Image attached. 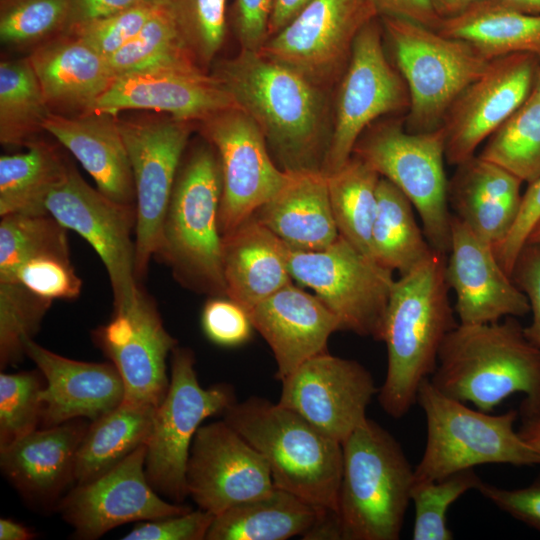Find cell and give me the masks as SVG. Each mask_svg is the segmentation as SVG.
<instances>
[{
	"label": "cell",
	"mask_w": 540,
	"mask_h": 540,
	"mask_svg": "<svg viewBox=\"0 0 540 540\" xmlns=\"http://www.w3.org/2000/svg\"><path fill=\"white\" fill-rule=\"evenodd\" d=\"M212 74L256 122L282 170L322 171L331 136L322 87L249 50L218 62Z\"/></svg>",
	"instance_id": "1"
},
{
	"label": "cell",
	"mask_w": 540,
	"mask_h": 540,
	"mask_svg": "<svg viewBox=\"0 0 540 540\" xmlns=\"http://www.w3.org/2000/svg\"><path fill=\"white\" fill-rule=\"evenodd\" d=\"M447 255L434 251L391 289L381 341L387 348V371L378 390L381 408L403 417L417 402L420 385L437 366L440 347L459 324L445 279Z\"/></svg>",
	"instance_id": "2"
},
{
	"label": "cell",
	"mask_w": 540,
	"mask_h": 540,
	"mask_svg": "<svg viewBox=\"0 0 540 540\" xmlns=\"http://www.w3.org/2000/svg\"><path fill=\"white\" fill-rule=\"evenodd\" d=\"M444 395L491 412L510 395L524 394L522 420L540 416V349L516 317L458 324L443 341L429 378Z\"/></svg>",
	"instance_id": "3"
},
{
	"label": "cell",
	"mask_w": 540,
	"mask_h": 540,
	"mask_svg": "<svg viewBox=\"0 0 540 540\" xmlns=\"http://www.w3.org/2000/svg\"><path fill=\"white\" fill-rule=\"evenodd\" d=\"M223 419L266 460L276 487L322 510L338 511L342 444L296 412L252 396Z\"/></svg>",
	"instance_id": "4"
},
{
	"label": "cell",
	"mask_w": 540,
	"mask_h": 540,
	"mask_svg": "<svg viewBox=\"0 0 540 540\" xmlns=\"http://www.w3.org/2000/svg\"><path fill=\"white\" fill-rule=\"evenodd\" d=\"M218 155L206 141L181 162L162 223L155 259L197 293L226 296L219 207Z\"/></svg>",
	"instance_id": "5"
},
{
	"label": "cell",
	"mask_w": 540,
	"mask_h": 540,
	"mask_svg": "<svg viewBox=\"0 0 540 540\" xmlns=\"http://www.w3.org/2000/svg\"><path fill=\"white\" fill-rule=\"evenodd\" d=\"M338 516L343 540H397L414 469L396 438L367 419L343 442Z\"/></svg>",
	"instance_id": "6"
},
{
	"label": "cell",
	"mask_w": 540,
	"mask_h": 540,
	"mask_svg": "<svg viewBox=\"0 0 540 540\" xmlns=\"http://www.w3.org/2000/svg\"><path fill=\"white\" fill-rule=\"evenodd\" d=\"M417 402L426 417L427 438L413 482L485 464L540 465V453L515 430L517 410L491 415L469 408L438 391L429 378L420 385Z\"/></svg>",
	"instance_id": "7"
},
{
	"label": "cell",
	"mask_w": 540,
	"mask_h": 540,
	"mask_svg": "<svg viewBox=\"0 0 540 540\" xmlns=\"http://www.w3.org/2000/svg\"><path fill=\"white\" fill-rule=\"evenodd\" d=\"M379 18L409 91L405 128L417 133L441 127L451 104L491 60L466 40L407 19Z\"/></svg>",
	"instance_id": "8"
},
{
	"label": "cell",
	"mask_w": 540,
	"mask_h": 540,
	"mask_svg": "<svg viewBox=\"0 0 540 540\" xmlns=\"http://www.w3.org/2000/svg\"><path fill=\"white\" fill-rule=\"evenodd\" d=\"M352 155L407 196L419 214L430 246L448 255L452 213L444 170L443 128L414 133L405 128V119L372 123L359 137Z\"/></svg>",
	"instance_id": "9"
},
{
	"label": "cell",
	"mask_w": 540,
	"mask_h": 540,
	"mask_svg": "<svg viewBox=\"0 0 540 540\" xmlns=\"http://www.w3.org/2000/svg\"><path fill=\"white\" fill-rule=\"evenodd\" d=\"M171 354L169 386L155 409L146 444L145 473L159 495L182 504L188 496L186 468L198 428L206 418L222 415L236 398L229 384L200 385L192 350L177 346Z\"/></svg>",
	"instance_id": "10"
},
{
	"label": "cell",
	"mask_w": 540,
	"mask_h": 540,
	"mask_svg": "<svg viewBox=\"0 0 540 540\" xmlns=\"http://www.w3.org/2000/svg\"><path fill=\"white\" fill-rule=\"evenodd\" d=\"M286 259L292 279L315 292L338 318L341 330L381 341L395 281L392 271L362 254L341 235L321 250L286 245Z\"/></svg>",
	"instance_id": "11"
},
{
	"label": "cell",
	"mask_w": 540,
	"mask_h": 540,
	"mask_svg": "<svg viewBox=\"0 0 540 540\" xmlns=\"http://www.w3.org/2000/svg\"><path fill=\"white\" fill-rule=\"evenodd\" d=\"M379 17L357 35L340 78L329 147L323 162L326 175L339 170L352 156L362 133L385 115L407 112L410 105L405 80L386 56Z\"/></svg>",
	"instance_id": "12"
},
{
	"label": "cell",
	"mask_w": 540,
	"mask_h": 540,
	"mask_svg": "<svg viewBox=\"0 0 540 540\" xmlns=\"http://www.w3.org/2000/svg\"><path fill=\"white\" fill-rule=\"evenodd\" d=\"M45 211L77 232L101 258L111 283L114 310L131 306L140 287L135 272L136 206L117 202L92 188L69 167L47 194Z\"/></svg>",
	"instance_id": "13"
},
{
	"label": "cell",
	"mask_w": 540,
	"mask_h": 540,
	"mask_svg": "<svg viewBox=\"0 0 540 540\" xmlns=\"http://www.w3.org/2000/svg\"><path fill=\"white\" fill-rule=\"evenodd\" d=\"M201 124V132L220 163L219 229L223 237L270 201L286 184L290 172L276 164L264 134L241 108L220 111Z\"/></svg>",
	"instance_id": "14"
},
{
	"label": "cell",
	"mask_w": 540,
	"mask_h": 540,
	"mask_svg": "<svg viewBox=\"0 0 540 540\" xmlns=\"http://www.w3.org/2000/svg\"><path fill=\"white\" fill-rule=\"evenodd\" d=\"M191 122L172 117L118 121L136 199V261L139 280L156 251L162 223L191 133Z\"/></svg>",
	"instance_id": "15"
},
{
	"label": "cell",
	"mask_w": 540,
	"mask_h": 540,
	"mask_svg": "<svg viewBox=\"0 0 540 540\" xmlns=\"http://www.w3.org/2000/svg\"><path fill=\"white\" fill-rule=\"evenodd\" d=\"M376 17L372 0H313L259 52L323 87L340 80L357 35Z\"/></svg>",
	"instance_id": "16"
},
{
	"label": "cell",
	"mask_w": 540,
	"mask_h": 540,
	"mask_svg": "<svg viewBox=\"0 0 540 540\" xmlns=\"http://www.w3.org/2000/svg\"><path fill=\"white\" fill-rule=\"evenodd\" d=\"M540 72L539 59L515 53L490 61L486 70L469 84L446 112L445 158L451 165L470 159L529 97Z\"/></svg>",
	"instance_id": "17"
},
{
	"label": "cell",
	"mask_w": 540,
	"mask_h": 540,
	"mask_svg": "<svg viewBox=\"0 0 540 540\" xmlns=\"http://www.w3.org/2000/svg\"><path fill=\"white\" fill-rule=\"evenodd\" d=\"M146 445L96 479L76 484L59 501L62 518L77 539L94 540L130 522L182 514L191 507L169 502L150 485L145 473Z\"/></svg>",
	"instance_id": "18"
},
{
	"label": "cell",
	"mask_w": 540,
	"mask_h": 540,
	"mask_svg": "<svg viewBox=\"0 0 540 540\" xmlns=\"http://www.w3.org/2000/svg\"><path fill=\"white\" fill-rule=\"evenodd\" d=\"M186 487L198 507L215 516L270 493L275 484L264 457L223 419L198 428Z\"/></svg>",
	"instance_id": "19"
},
{
	"label": "cell",
	"mask_w": 540,
	"mask_h": 540,
	"mask_svg": "<svg viewBox=\"0 0 540 540\" xmlns=\"http://www.w3.org/2000/svg\"><path fill=\"white\" fill-rule=\"evenodd\" d=\"M281 382L278 403L341 444L367 419V407L379 390L362 364L328 352L307 360Z\"/></svg>",
	"instance_id": "20"
},
{
	"label": "cell",
	"mask_w": 540,
	"mask_h": 540,
	"mask_svg": "<svg viewBox=\"0 0 540 540\" xmlns=\"http://www.w3.org/2000/svg\"><path fill=\"white\" fill-rule=\"evenodd\" d=\"M92 339L119 372L124 401L157 407L170 381L166 361L178 344L153 298L140 288L135 302L114 310L106 324L92 331Z\"/></svg>",
	"instance_id": "21"
},
{
	"label": "cell",
	"mask_w": 540,
	"mask_h": 540,
	"mask_svg": "<svg viewBox=\"0 0 540 540\" xmlns=\"http://www.w3.org/2000/svg\"><path fill=\"white\" fill-rule=\"evenodd\" d=\"M238 107L213 75L198 65H167L117 76L92 111L115 116L128 109L164 112L187 121H203Z\"/></svg>",
	"instance_id": "22"
},
{
	"label": "cell",
	"mask_w": 540,
	"mask_h": 540,
	"mask_svg": "<svg viewBox=\"0 0 540 540\" xmlns=\"http://www.w3.org/2000/svg\"><path fill=\"white\" fill-rule=\"evenodd\" d=\"M445 279L455 292L460 324H486L530 312L526 295L496 258L493 246L452 214Z\"/></svg>",
	"instance_id": "23"
},
{
	"label": "cell",
	"mask_w": 540,
	"mask_h": 540,
	"mask_svg": "<svg viewBox=\"0 0 540 540\" xmlns=\"http://www.w3.org/2000/svg\"><path fill=\"white\" fill-rule=\"evenodd\" d=\"M25 351L45 379L40 393L44 427L76 418L94 421L124 401V383L111 362L73 360L34 339L26 341Z\"/></svg>",
	"instance_id": "24"
},
{
	"label": "cell",
	"mask_w": 540,
	"mask_h": 540,
	"mask_svg": "<svg viewBox=\"0 0 540 540\" xmlns=\"http://www.w3.org/2000/svg\"><path fill=\"white\" fill-rule=\"evenodd\" d=\"M253 328L265 339L282 381L312 357L327 352L328 339L341 330L334 313L316 296L293 283L248 311Z\"/></svg>",
	"instance_id": "25"
},
{
	"label": "cell",
	"mask_w": 540,
	"mask_h": 540,
	"mask_svg": "<svg viewBox=\"0 0 540 540\" xmlns=\"http://www.w3.org/2000/svg\"><path fill=\"white\" fill-rule=\"evenodd\" d=\"M88 425L85 418L72 419L36 429L0 449L3 475L27 501L58 505L75 483L76 455Z\"/></svg>",
	"instance_id": "26"
},
{
	"label": "cell",
	"mask_w": 540,
	"mask_h": 540,
	"mask_svg": "<svg viewBox=\"0 0 540 540\" xmlns=\"http://www.w3.org/2000/svg\"><path fill=\"white\" fill-rule=\"evenodd\" d=\"M109 198L136 206L133 174L115 116L97 111L76 117L51 113L43 125Z\"/></svg>",
	"instance_id": "27"
},
{
	"label": "cell",
	"mask_w": 540,
	"mask_h": 540,
	"mask_svg": "<svg viewBox=\"0 0 540 540\" xmlns=\"http://www.w3.org/2000/svg\"><path fill=\"white\" fill-rule=\"evenodd\" d=\"M456 167L447 188L453 215L493 247L500 244L517 219L523 182L479 155Z\"/></svg>",
	"instance_id": "28"
},
{
	"label": "cell",
	"mask_w": 540,
	"mask_h": 540,
	"mask_svg": "<svg viewBox=\"0 0 540 540\" xmlns=\"http://www.w3.org/2000/svg\"><path fill=\"white\" fill-rule=\"evenodd\" d=\"M29 60L50 108L90 112L116 78L107 59L73 34L47 40Z\"/></svg>",
	"instance_id": "29"
},
{
	"label": "cell",
	"mask_w": 540,
	"mask_h": 540,
	"mask_svg": "<svg viewBox=\"0 0 540 540\" xmlns=\"http://www.w3.org/2000/svg\"><path fill=\"white\" fill-rule=\"evenodd\" d=\"M226 297L250 311L293 283L286 245L254 216L222 237Z\"/></svg>",
	"instance_id": "30"
},
{
	"label": "cell",
	"mask_w": 540,
	"mask_h": 540,
	"mask_svg": "<svg viewBox=\"0 0 540 540\" xmlns=\"http://www.w3.org/2000/svg\"><path fill=\"white\" fill-rule=\"evenodd\" d=\"M254 217L295 249L321 250L339 236L327 175L321 170L290 172L286 184Z\"/></svg>",
	"instance_id": "31"
},
{
	"label": "cell",
	"mask_w": 540,
	"mask_h": 540,
	"mask_svg": "<svg viewBox=\"0 0 540 540\" xmlns=\"http://www.w3.org/2000/svg\"><path fill=\"white\" fill-rule=\"evenodd\" d=\"M437 31L470 42L489 60L529 53L540 61V15L518 11L499 0H480L443 19Z\"/></svg>",
	"instance_id": "32"
},
{
	"label": "cell",
	"mask_w": 540,
	"mask_h": 540,
	"mask_svg": "<svg viewBox=\"0 0 540 540\" xmlns=\"http://www.w3.org/2000/svg\"><path fill=\"white\" fill-rule=\"evenodd\" d=\"M324 511L275 488L214 516L205 540H286L303 536Z\"/></svg>",
	"instance_id": "33"
},
{
	"label": "cell",
	"mask_w": 540,
	"mask_h": 540,
	"mask_svg": "<svg viewBox=\"0 0 540 540\" xmlns=\"http://www.w3.org/2000/svg\"><path fill=\"white\" fill-rule=\"evenodd\" d=\"M155 409V406L123 401L91 421L77 451L75 484L96 479L146 445Z\"/></svg>",
	"instance_id": "34"
},
{
	"label": "cell",
	"mask_w": 540,
	"mask_h": 540,
	"mask_svg": "<svg viewBox=\"0 0 540 540\" xmlns=\"http://www.w3.org/2000/svg\"><path fill=\"white\" fill-rule=\"evenodd\" d=\"M413 205L391 181L380 177L377 209L371 234L373 260L403 275L426 260L435 250L416 222Z\"/></svg>",
	"instance_id": "35"
},
{
	"label": "cell",
	"mask_w": 540,
	"mask_h": 540,
	"mask_svg": "<svg viewBox=\"0 0 540 540\" xmlns=\"http://www.w3.org/2000/svg\"><path fill=\"white\" fill-rule=\"evenodd\" d=\"M27 146L26 152L0 157V216L47 213L44 199L70 167L45 143Z\"/></svg>",
	"instance_id": "36"
},
{
	"label": "cell",
	"mask_w": 540,
	"mask_h": 540,
	"mask_svg": "<svg viewBox=\"0 0 540 540\" xmlns=\"http://www.w3.org/2000/svg\"><path fill=\"white\" fill-rule=\"evenodd\" d=\"M380 177L354 155L339 170L327 175L331 210L339 235L372 260L371 234Z\"/></svg>",
	"instance_id": "37"
},
{
	"label": "cell",
	"mask_w": 540,
	"mask_h": 540,
	"mask_svg": "<svg viewBox=\"0 0 540 540\" xmlns=\"http://www.w3.org/2000/svg\"><path fill=\"white\" fill-rule=\"evenodd\" d=\"M51 113L29 58L1 61V143L28 145Z\"/></svg>",
	"instance_id": "38"
},
{
	"label": "cell",
	"mask_w": 540,
	"mask_h": 540,
	"mask_svg": "<svg viewBox=\"0 0 540 540\" xmlns=\"http://www.w3.org/2000/svg\"><path fill=\"white\" fill-rule=\"evenodd\" d=\"M40 256L70 259L67 229L48 213L1 216L0 282H11L20 265Z\"/></svg>",
	"instance_id": "39"
},
{
	"label": "cell",
	"mask_w": 540,
	"mask_h": 540,
	"mask_svg": "<svg viewBox=\"0 0 540 540\" xmlns=\"http://www.w3.org/2000/svg\"><path fill=\"white\" fill-rule=\"evenodd\" d=\"M479 156L522 182L540 178V99L533 92L488 138Z\"/></svg>",
	"instance_id": "40"
},
{
	"label": "cell",
	"mask_w": 540,
	"mask_h": 540,
	"mask_svg": "<svg viewBox=\"0 0 540 540\" xmlns=\"http://www.w3.org/2000/svg\"><path fill=\"white\" fill-rule=\"evenodd\" d=\"M107 61L116 77L158 66L198 65L160 5L143 28Z\"/></svg>",
	"instance_id": "41"
},
{
	"label": "cell",
	"mask_w": 540,
	"mask_h": 540,
	"mask_svg": "<svg viewBox=\"0 0 540 540\" xmlns=\"http://www.w3.org/2000/svg\"><path fill=\"white\" fill-rule=\"evenodd\" d=\"M196 63L205 70L221 49L227 0H157ZM206 71V70H205Z\"/></svg>",
	"instance_id": "42"
},
{
	"label": "cell",
	"mask_w": 540,
	"mask_h": 540,
	"mask_svg": "<svg viewBox=\"0 0 540 540\" xmlns=\"http://www.w3.org/2000/svg\"><path fill=\"white\" fill-rule=\"evenodd\" d=\"M52 300L17 282H0V367L26 356L25 343L34 339Z\"/></svg>",
	"instance_id": "43"
},
{
	"label": "cell",
	"mask_w": 540,
	"mask_h": 540,
	"mask_svg": "<svg viewBox=\"0 0 540 540\" xmlns=\"http://www.w3.org/2000/svg\"><path fill=\"white\" fill-rule=\"evenodd\" d=\"M482 483L474 468L453 473L439 480L413 482L411 502L414 504L413 540H451L447 525L449 507L469 490Z\"/></svg>",
	"instance_id": "44"
},
{
	"label": "cell",
	"mask_w": 540,
	"mask_h": 540,
	"mask_svg": "<svg viewBox=\"0 0 540 540\" xmlns=\"http://www.w3.org/2000/svg\"><path fill=\"white\" fill-rule=\"evenodd\" d=\"M40 370L0 374V449L33 432L41 423L44 387Z\"/></svg>",
	"instance_id": "45"
},
{
	"label": "cell",
	"mask_w": 540,
	"mask_h": 540,
	"mask_svg": "<svg viewBox=\"0 0 540 540\" xmlns=\"http://www.w3.org/2000/svg\"><path fill=\"white\" fill-rule=\"evenodd\" d=\"M70 0H2L0 39L7 45H28L63 34Z\"/></svg>",
	"instance_id": "46"
},
{
	"label": "cell",
	"mask_w": 540,
	"mask_h": 540,
	"mask_svg": "<svg viewBox=\"0 0 540 540\" xmlns=\"http://www.w3.org/2000/svg\"><path fill=\"white\" fill-rule=\"evenodd\" d=\"M157 0H145L131 8L81 25L73 34L106 59L128 43L158 10Z\"/></svg>",
	"instance_id": "47"
},
{
	"label": "cell",
	"mask_w": 540,
	"mask_h": 540,
	"mask_svg": "<svg viewBox=\"0 0 540 540\" xmlns=\"http://www.w3.org/2000/svg\"><path fill=\"white\" fill-rule=\"evenodd\" d=\"M11 282H17L34 293L50 299H75L82 281L70 259L40 256L24 262L14 273Z\"/></svg>",
	"instance_id": "48"
},
{
	"label": "cell",
	"mask_w": 540,
	"mask_h": 540,
	"mask_svg": "<svg viewBox=\"0 0 540 540\" xmlns=\"http://www.w3.org/2000/svg\"><path fill=\"white\" fill-rule=\"evenodd\" d=\"M201 322L212 342L227 347L248 341L253 328L248 311L226 296H214L206 302Z\"/></svg>",
	"instance_id": "49"
},
{
	"label": "cell",
	"mask_w": 540,
	"mask_h": 540,
	"mask_svg": "<svg viewBox=\"0 0 540 540\" xmlns=\"http://www.w3.org/2000/svg\"><path fill=\"white\" fill-rule=\"evenodd\" d=\"M214 515L202 509L138 522L124 540H203Z\"/></svg>",
	"instance_id": "50"
},
{
	"label": "cell",
	"mask_w": 540,
	"mask_h": 540,
	"mask_svg": "<svg viewBox=\"0 0 540 540\" xmlns=\"http://www.w3.org/2000/svg\"><path fill=\"white\" fill-rule=\"evenodd\" d=\"M477 491L501 511L540 532V475L529 485L516 489L482 481Z\"/></svg>",
	"instance_id": "51"
},
{
	"label": "cell",
	"mask_w": 540,
	"mask_h": 540,
	"mask_svg": "<svg viewBox=\"0 0 540 540\" xmlns=\"http://www.w3.org/2000/svg\"><path fill=\"white\" fill-rule=\"evenodd\" d=\"M511 278L526 295L531 323L524 327L527 339L540 349V245L526 243L519 252Z\"/></svg>",
	"instance_id": "52"
},
{
	"label": "cell",
	"mask_w": 540,
	"mask_h": 540,
	"mask_svg": "<svg viewBox=\"0 0 540 540\" xmlns=\"http://www.w3.org/2000/svg\"><path fill=\"white\" fill-rule=\"evenodd\" d=\"M539 218L540 178L528 184V188L522 194L519 213L512 229L500 244L493 247L497 260L510 276L516 258L526 244L528 235Z\"/></svg>",
	"instance_id": "53"
},
{
	"label": "cell",
	"mask_w": 540,
	"mask_h": 540,
	"mask_svg": "<svg viewBox=\"0 0 540 540\" xmlns=\"http://www.w3.org/2000/svg\"><path fill=\"white\" fill-rule=\"evenodd\" d=\"M273 0H234L232 23L241 50L259 52L268 40Z\"/></svg>",
	"instance_id": "54"
},
{
	"label": "cell",
	"mask_w": 540,
	"mask_h": 540,
	"mask_svg": "<svg viewBox=\"0 0 540 540\" xmlns=\"http://www.w3.org/2000/svg\"><path fill=\"white\" fill-rule=\"evenodd\" d=\"M372 2L379 17L403 18L433 30H438L443 20L429 0H372Z\"/></svg>",
	"instance_id": "55"
},
{
	"label": "cell",
	"mask_w": 540,
	"mask_h": 540,
	"mask_svg": "<svg viewBox=\"0 0 540 540\" xmlns=\"http://www.w3.org/2000/svg\"><path fill=\"white\" fill-rule=\"evenodd\" d=\"M145 0H70L66 28L67 34L86 23L131 8Z\"/></svg>",
	"instance_id": "56"
},
{
	"label": "cell",
	"mask_w": 540,
	"mask_h": 540,
	"mask_svg": "<svg viewBox=\"0 0 540 540\" xmlns=\"http://www.w3.org/2000/svg\"><path fill=\"white\" fill-rule=\"evenodd\" d=\"M313 0H273L268 39L289 25Z\"/></svg>",
	"instance_id": "57"
},
{
	"label": "cell",
	"mask_w": 540,
	"mask_h": 540,
	"mask_svg": "<svg viewBox=\"0 0 540 540\" xmlns=\"http://www.w3.org/2000/svg\"><path fill=\"white\" fill-rule=\"evenodd\" d=\"M303 539H342V530L338 513L332 510L322 511L311 528L303 535Z\"/></svg>",
	"instance_id": "58"
},
{
	"label": "cell",
	"mask_w": 540,
	"mask_h": 540,
	"mask_svg": "<svg viewBox=\"0 0 540 540\" xmlns=\"http://www.w3.org/2000/svg\"><path fill=\"white\" fill-rule=\"evenodd\" d=\"M34 533L23 524L12 519H0V540H29Z\"/></svg>",
	"instance_id": "59"
},
{
	"label": "cell",
	"mask_w": 540,
	"mask_h": 540,
	"mask_svg": "<svg viewBox=\"0 0 540 540\" xmlns=\"http://www.w3.org/2000/svg\"><path fill=\"white\" fill-rule=\"evenodd\" d=\"M437 14L442 18L454 17L480 0H429Z\"/></svg>",
	"instance_id": "60"
},
{
	"label": "cell",
	"mask_w": 540,
	"mask_h": 540,
	"mask_svg": "<svg viewBox=\"0 0 540 540\" xmlns=\"http://www.w3.org/2000/svg\"><path fill=\"white\" fill-rule=\"evenodd\" d=\"M518 432L524 441L540 453V416L522 420Z\"/></svg>",
	"instance_id": "61"
},
{
	"label": "cell",
	"mask_w": 540,
	"mask_h": 540,
	"mask_svg": "<svg viewBox=\"0 0 540 540\" xmlns=\"http://www.w3.org/2000/svg\"><path fill=\"white\" fill-rule=\"evenodd\" d=\"M505 5L518 11L540 15V0H499Z\"/></svg>",
	"instance_id": "62"
},
{
	"label": "cell",
	"mask_w": 540,
	"mask_h": 540,
	"mask_svg": "<svg viewBox=\"0 0 540 540\" xmlns=\"http://www.w3.org/2000/svg\"><path fill=\"white\" fill-rule=\"evenodd\" d=\"M526 243H533V244L540 245V218L536 221V223L532 227L528 235Z\"/></svg>",
	"instance_id": "63"
},
{
	"label": "cell",
	"mask_w": 540,
	"mask_h": 540,
	"mask_svg": "<svg viewBox=\"0 0 540 540\" xmlns=\"http://www.w3.org/2000/svg\"><path fill=\"white\" fill-rule=\"evenodd\" d=\"M532 92L535 94V96L537 98L540 99V72L537 76V79H536V82H535V85H534V88L532 90Z\"/></svg>",
	"instance_id": "64"
}]
</instances>
